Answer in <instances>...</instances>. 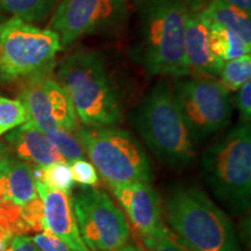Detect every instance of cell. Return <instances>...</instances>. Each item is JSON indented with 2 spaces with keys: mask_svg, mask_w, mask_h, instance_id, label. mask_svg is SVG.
<instances>
[{
  "mask_svg": "<svg viewBox=\"0 0 251 251\" xmlns=\"http://www.w3.org/2000/svg\"><path fill=\"white\" fill-rule=\"evenodd\" d=\"M109 188L143 240L155 236L165 227L162 222L161 199L149 183L113 184Z\"/></svg>",
  "mask_w": 251,
  "mask_h": 251,
  "instance_id": "cell-13",
  "label": "cell"
},
{
  "mask_svg": "<svg viewBox=\"0 0 251 251\" xmlns=\"http://www.w3.org/2000/svg\"><path fill=\"white\" fill-rule=\"evenodd\" d=\"M115 251H143V250L140 249L139 247L133 246V244H125L124 247H121L120 249H118Z\"/></svg>",
  "mask_w": 251,
  "mask_h": 251,
  "instance_id": "cell-34",
  "label": "cell"
},
{
  "mask_svg": "<svg viewBox=\"0 0 251 251\" xmlns=\"http://www.w3.org/2000/svg\"><path fill=\"white\" fill-rule=\"evenodd\" d=\"M228 4L235 6V7L241 8L242 11L250 14L251 12V0H225Z\"/></svg>",
  "mask_w": 251,
  "mask_h": 251,
  "instance_id": "cell-31",
  "label": "cell"
},
{
  "mask_svg": "<svg viewBox=\"0 0 251 251\" xmlns=\"http://www.w3.org/2000/svg\"><path fill=\"white\" fill-rule=\"evenodd\" d=\"M205 11L211 23L231 29L251 45V18L249 13L228 4L225 0H206Z\"/></svg>",
  "mask_w": 251,
  "mask_h": 251,
  "instance_id": "cell-17",
  "label": "cell"
},
{
  "mask_svg": "<svg viewBox=\"0 0 251 251\" xmlns=\"http://www.w3.org/2000/svg\"><path fill=\"white\" fill-rule=\"evenodd\" d=\"M42 183L54 190L70 194L74 188V177L68 162H57L48 166H42Z\"/></svg>",
  "mask_w": 251,
  "mask_h": 251,
  "instance_id": "cell-23",
  "label": "cell"
},
{
  "mask_svg": "<svg viewBox=\"0 0 251 251\" xmlns=\"http://www.w3.org/2000/svg\"><path fill=\"white\" fill-rule=\"evenodd\" d=\"M5 139L9 152L28 164L48 166L57 162H65L47 139L46 134L30 121L8 131Z\"/></svg>",
  "mask_w": 251,
  "mask_h": 251,
  "instance_id": "cell-15",
  "label": "cell"
},
{
  "mask_svg": "<svg viewBox=\"0 0 251 251\" xmlns=\"http://www.w3.org/2000/svg\"><path fill=\"white\" fill-rule=\"evenodd\" d=\"M63 48L51 29L6 19L0 21V77L15 80L49 70Z\"/></svg>",
  "mask_w": 251,
  "mask_h": 251,
  "instance_id": "cell-7",
  "label": "cell"
},
{
  "mask_svg": "<svg viewBox=\"0 0 251 251\" xmlns=\"http://www.w3.org/2000/svg\"><path fill=\"white\" fill-rule=\"evenodd\" d=\"M4 199L19 206L39 197L33 176V168L9 153L1 162Z\"/></svg>",
  "mask_w": 251,
  "mask_h": 251,
  "instance_id": "cell-16",
  "label": "cell"
},
{
  "mask_svg": "<svg viewBox=\"0 0 251 251\" xmlns=\"http://www.w3.org/2000/svg\"><path fill=\"white\" fill-rule=\"evenodd\" d=\"M205 180L216 199L235 215L249 212L251 203L250 122L241 121L203 152Z\"/></svg>",
  "mask_w": 251,
  "mask_h": 251,
  "instance_id": "cell-5",
  "label": "cell"
},
{
  "mask_svg": "<svg viewBox=\"0 0 251 251\" xmlns=\"http://www.w3.org/2000/svg\"><path fill=\"white\" fill-rule=\"evenodd\" d=\"M172 93L196 142L220 133L231 120L230 92L215 78L179 77L172 86Z\"/></svg>",
  "mask_w": 251,
  "mask_h": 251,
  "instance_id": "cell-8",
  "label": "cell"
},
{
  "mask_svg": "<svg viewBox=\"0 0 251 251\" xmlns=\"http://www.w3.org/2000/svg\"><path fill=\"white\" fill-rule=\"evenodd\" d=\"M28 121L29 115L20 100L0 97V136Z\"/></svg>",
  "mask_w": 251,
  "mask_h": 251,
  "instance_id": "cell-22",
  "label": "cell"
},
{
  "mask_svg": "<svg viewBox=\"0 0 251 251\" xmlns=\"http://www.w3.org/2000/svg\"><path fill=\"white\" fill-rule=\"evenodd\" d=\"M21 218L29 229L34 233H42L46 230L45 211L40 197L34 198L30 201L21 206Z\"/></svg>",
  "mask_w": 251,
  "mask_h": 251,
  "instance_id": "cell-26",
  "label": "cell"
},
{
  "mask_svg": "<svg viewBox=\"0 0 251 251\" xmlns=\"http://www.w3.org/2000/svg\"><path fill=\"white\" fill-rule=\"evenodd\" d=\"M144 244L149 251H193L188 248L176 234H171L168 228L164 227L155 236L146 238Z\"/></svg>",
  "mask_w": 251,
  "mask_h": 251,
  "instance_id": "cell-25",
  "label": "cell"
},
{
  "mask_svg": "<svg viewBox=\"0 0 251 251\" xmlns=\"http://www.w3.org/2000/svg\"><path fill=\"white\" fill-rule=\"evenodd\" d=\"M56 80L70 97L85 127H113L122 120L120 97L99 52L78 49L58 64Z\"/></svg>",
  "mask_w": 251,
  "mask_h": 251,
  "instance_id": "cell-2",
  "label": "cell"
},
{
  "mask_svg": "<svg viewBox=\"0 0 251 251\" xmlns=\"http://www.w3.org/2000/svg\"><path fill=\"white\" fill-rule=\"evenodd\" d=\"M220 83L229 92L237 91L251 78V56L244 55L230 61L224 62L220 71Z\"/></svg>",
  "mask_w": 251,
  "mask_h": 251,
  "instance_id": "cell-21",
  "label": "cell"
},
{
  "mask_svg": "<svg viewBox=\"0 0 251 251\" xmlns=\"http://www.w3.org/2000/svg\"><path fill=\"white\" fill-rule=\"evenodd\" d=\"M58 0H0V14L28 24L45 21L57 6Z\"/></svg>",
  "mask_w": 251,
  "mask_h": 251,
  "instance_id": "cell-19",
  "label": "cell"
},
{
  "mask_svg": "<svg viewBox=\"0 0 251 251\" xmlns=\"http://www.w3.org/2000/svg\"><path fill=\"white\" fill-rule=\"evenodd\" d=\"M4 200V196H2V192H1V187H0V202Z\"/></svg>",
  "mask_w": 251,
  "mask_h": 251,
  "instance_id": "cell-35",
  "label": "cell"
},
{
  "mask_svg": "<svg viewBox=\"0 0 251 251\" xmlns=\"http://www.w3.org/2000/svg\"><path fill=\"white\" fill-rule=\"evenodd\" d=\"M13 238L11 234L6 233V231H2L0 233V251H5L7 249V247L11 243V240Z\"/></svg>",
  "mask_w": 251,
  "mask_h": 251,
  "instance_id": "cell-32",
  "label": "cell"
},
{
  "mask_svg": "<svg viewBox=\"0 0 251 251\" xmlns=\"http://www.w3.org/2000/svg\"><path fill=\"white\" fill-rule=\"evenodd\" d=\"M71 201L80 237L91 251H115L127 244L129 226L107 193L83 187Z\"/></svg>",
  "mask_w": 251,
  "mask_h": 251,
  "instance_id": "cell-9",
  "label": "cell"
},
{
  "mask_svg": "<svg viewBox=\"0 0 251 251\" xmlns=\"http://www.w3.org/2000/svg\"><path fill=\"white\" fill-rule=\"evenodd\" d=\"M33 241L41 251H72L63 241L48 230L35 235L33 237Z\"/></svg>",
  "mask_w": 251,
  "mask_h": 251,
  "instance_id": "cell-28",
  "label": "cell"
},
{
  "mask_svg": "<svg viewBox=\"0 0 251 251\" xmlns=\"http://www.w3.org/2000/svg\"><path fill=\"white\" fill-rule=\"evenodd\" d=\"M166 218L193 251H240L231 221L199 187L174 188L166 200Z\"/></svg>",
  "mask_w": 251,
  "mask_h": 251,
  "instance_id": "cell-4",
  "label": "cell"
},
{
  "mask_svg": "<svg viewBox=\"0 0 251 251\" xmlns=\"http://www.w3.org/2000/svg\"><path fill=\"white\" fill-rule=\"evenodd\" d=\"M127 0H61L50 21V29L68 48L84 36L115 31L128 18Z\"/></svg>",
  "mask_w": 251,
  "mask_h": 251,
  "instance_id": "cell-10",
  "label": "cell"
},
{
  "mask_svg": "<svg viewBox=\"0 0 251 251\" xmlns=\"http://www.w3.org/2000/svg\"><path fill=\"white\" fill-rule=\"evenodd\" d=\"M139 1H143V0H136V2H139Z\"/></svg>",
  "mask_w": 251,
  "mask_h": 251,
  "instance_id": "cell-36",
  "label": "cell"
},
{
  "mask_svg": "<svg viewBox=\"0 0 251 251\" xmlns=\"http://www.w3.org/2000/svg\"><path fill=\"white\" fill-rule=\"evenodd\" d=\"M193 0L139 1L140 21L135 56L152 76L185 77V20Z\"/></svg>",
  "mask_w": 251,
  "mask_h": 251,
  "instance_id": "cell-1",
  "label": "cell"
},
{
  "mask_svg": "<svg viewBox=\"0 0 251 251\" xmlns=\"http://www.w3.org/2000/svg\"><path fill=\"white\" fill-rule=\"evenodd\" d=\"M131 124L156 158L175 170L194 161L196 141L176 105L172 85L159 80L131 113Z\"/></svg>",
  "mask_w": 251,
  "mask_h": 251,
  "instance_id": "cell-3",
  "label": "cell"
},
{
  "mask_svg": "<svg viewBox=\"0 0 251 251\" xmlns=\"http://www.w3.org/2000/svg\"><path fill=\"white\" fill-rule=\"evenodd\" d=\"M71 172L74 180L83 187H94L99 184V176L96 168L85 158L71 162Z\"/></svg>",
  "mask_w": 251,
  "mask_h": 251,
  "instance_id": "cell-27",
  "label": "cell"
},
{
  "mask_svg": "<svg viewBox=\"0 0 251 251\" xmlns=\"http://www.w3.org/2000/svg\"><path fill=\"white\" fill-rule=\"evenodd\" d=\"M209 48L212 54L222 62L249 55L251 45L228 28L211 23Z\"/></svg>",
  "mask_w": 251,
  "mask_h": 251,
  "instance_id": "cell-18",
  "label": "cell"
},
{
  "mask_svg": "<svg viewBox=\"0 0 251 251\" xmlns=\"http://www.w3.org/2000/svg\"><path fill=\"white\" fill-rule=\"evenodd\" d=\"M0 228L12 236L29 233V229L21 218V206L11 200H2L0 202Z\"/></svg>",
  "mask_w": 251,
  "mask_h": 251,
  "instance_id": "cell-24",
  "label": "cell"
},
{
  "mask_svg": "<svg viewBox=\"0 0 251 251\" xmlns=\"http://www.w3.org/2000/svg\"><path fill=\"white\" fill-rule=\"evenodd\" d=\"M49 70L28 77L19 100L26 107L29 121L42 131L56 128L77 131L79 124L70 97L55 78L47 75Z\"/></svg>",
  "mask_w": 251,
  "mask_h": 251,
  "instance_id": "cell-11",
  "label": "cell"
},
{
  "mask_svg": "<svg viewBox=\"0 0 251 251\" xmlns=\"http://www.w3.org/2000/svg\"><path fill=\"white\" fill-rule=\"evenodd\" d=\"M235 101L240 112V117L244 122H250L251 119V81H247L238 89Z\"/></svg>",
  "mask_w": 251,
  "mask_h": 251,
  "instance_id": "cell-29",
  "label": "cell"
},
{
  "mask_svg": "<svg viewBox=\"0 0 251 251\" xmlns=\"http://www.w3.org/2000/svg\"><path fill=\"white\" fill-rule=\"evenodd\" d=\"M9 153H11V152H9L7 146H6L5 143L0 142V162H1L6 156H8Z\"/></svg>",
  "mask_w": 251,
  "mask_h": 251,
  "instance_id": "cell-33",
  "label": "cell"
},
{
  "mask_svg": "<svg viewBox=\"0 0 251 251\" xmlns=\"http://www.w3.org/2000/svg\"><path fill=\"white\" fill-rule=\"evenodd\" d=\"M206 0H193L185 20L184 48L190 75L219 78L224 62L209 48L211 20L205 11Z\"/></svg>",
  "mask_w": 251,
  "mask_h": 251,
  "instance_id": "cell-12",
  "label": "cell"
},
{
  "mask_svg": "<svg viewBox=\"0 0 251 251\" xmlns=\"http://www.w3.org/2000/svg\"><path fill=\"white\" fill-rule=\"evenodd\" d=\"M5 251H41L39 247L34 243L33 238L24 236V235H17L11 240V243Z\"/></svg>",
  "mask_w": 251,
  "mask_h": 251,
  "instance_id": "cell-30",
  "label": "cell"
},
{
  "mask_svg": "<svg viewBox=\"0 0 251 251\" xmlns=\"http://www.w3.org/2000/svg\"><path fill=\"white\" fill-rule=\"evenodd\" d=\"M35 187L43 203L46 230L63 241L72 251H90L80 237L70 194L50 188L42 181H35Z\"/></svg>",
  "mask_w": 251,
  "mask_h": 251,
  "instance_id": "cell-14",
  "label": "cell"
},
{
  "mask_svg": "<svg viewBox=\"0 0 251 251\" xmlns=\"http://www.w3.org/2000/svg\"><path fill=\"white\" fill-rule=\"evenodd\" d=\"M47 139L52 144L65 162H74L76 159L85 158V149L81 144L77 131H70L56 128L48 131H43Z\"/></svg>",
  "mask_w": 251,
  "mask_h": 251,
  "instance_id": "cell-20",
  "label": "cell"
},
{
  "mask_svg": "<svg viewBox=\"0 0 251 251\" xmlns=\"http://www.w3.org/2000/svg\"><path fill=\"white\" fill-rule=\"evenodd\" d=\"M81 144L96 170L108 185L152 179L146 150L129 131L114 127H79Z\"/></svg>",
  "mask_w": 251,
  "mask_h": 251,
  "instance_id": "cell-6",
  "label": "cell"
}]
</instances>
